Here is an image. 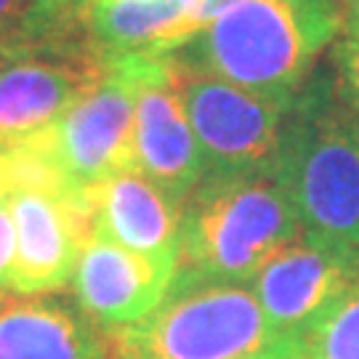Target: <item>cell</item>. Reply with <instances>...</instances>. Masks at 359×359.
Listing matches in <instances>:
<instances>
[{
  "mask_svg": "<svg viewBox=\"0 0 359 359\" xmlns=\"http://www.w3.org/2000/svg\"><path fill=\"white\" fill-rule=\"evenodd\" d=\"M48 48L35 0H0V53Z\"/></svg>",
  "mask_w": 359,
  "mask_h": 359,
  "instance_id": "cell-17",
  "label": "cell"
},
{
  "mask_svg": "<svg viewBox=\"0 0 359 359\" xmlns=\"http://www.w3.org/2000/svg\"><path fill=\"white\" fill-rule=\"evenodd\" d=\"M301 234L359 271V112L333 69L311 72L287 109L274 157Z\"/></svg>",
  "mask_w": 359,
  "mask_h": 359,
  "instance_id": "cell-1",
  "label": "cell"
},
{
  "mask_svg": "<svg viewBox=\"0 0 359 359\" xmlns=\"http://www.w3.org/2000/svg\"><path fill=\"white\" fill-rule=\"evenodd\" d=\"M176 86L205 160V173L274 168L285 117L295 96H264L205 75H176Z\"/></svg>",
  "mask_w": 359,
  "mask_h": 359,
  "instance_id": "cell-6",
  "label": "cell"
},
{
  "mask_svg": "<svg viewBox=\"0 0 359 359\" xmlns=\"http://www.w3.org/2000/svg\"><path fill=\"white\" fill-rule=\"evenodd\" d=\"M3 301H6V295H0V304H3Z\"/></svg>",
  "mask_w": 359,
  "mask_h": 359,
  "instance_id": "cell-23",
  "label": "cell"
},
{
  "mask_svg": "<svg viewBox=\"0 0 359 359\" xmlns=\"http://www.w3.org/2000/svg\"><path fill=\"white\" fill-rule=\"evenodd\" d=\"M298 237L301 224L274 168L205 173L181 205L179 271L250 283Z\"/></svg>",
  "mask_w": 359,
  "mask_h": 359,
  "instance_id": "cell-4",
  "label": "cell"
},
{
  "mask_svg": "<svg viewBox=\"0 0 359 359\" xmlns=\"http://www.w3.org/2000/svg\"><path fill=\"white\" fill-rule=\"evenodd\" d=\"M93 229L133 253L179 266L181 205L136 168L86 189Z\"/></svg>",
  "mask_w": 359,
  "mask_h": 359,
  "instance_id": "cell-12",
  "label": "cell"
},
{
  "mask_svg": "<svg viewBox=\"0 0 359 359\" xmlns=\"http://www.w3.org/2000/svg\"><path fill=\"white\" fill-rule=\"evenodd\" d=\"M0 359H112L107 330L43 295L0 304Z\"/></svg>",
  "mask_w": 359,
  "mask_h": 359,
  "instance_id": "cell-13",
  "label": "cell"
},
{
  "mask_svg": "<svg viewBox=\"0 0 359 359\" xmlns=\"http://www.w3.org/2000/svg\"><path fill=\"white\" fill-rule=\"evenodd\" d=\"M306 359H359V280L314 322Z\"/></svg>",
  "mask_w": 359,
  "mask_h": 359,
  "instance_id": "cell-15",
  "label": "cell"
},
{
  "mask_svg": "<svg viewBox=\"0 0 359 359\" xmlns=\"http://www.w3.org/2000/svg\"><path fill=\"white\" fill-rule=\"evenodd\" d=\"M8 210L16 226L11 293L46 295L72 283L77 258L93 231L86 189L69 184L16 189Z\"/></svg>",
  "mask_w": 359,
  "mask_h": 359,
  "instance_id": "cell-7",
  "label": "cell"
},
{
  "mask_svg": "<svg viewBox=\"0 0 359 359\" xmlns=\"http://www.w3.org/2000/svg\"><path fill=\"white\" fill-rule=\"evenodd\" d=\"M0 147L56 126L104 75L96 48L0 53Z\"/></svg>",
  "mask_w": 359,
  "mask_h": 359,
  "instance_id": "cell-8",
  "label": "cell"
},
{
  "mask_svg": "<svg viewBox=\"0 0 359 359\" xmlns=\"http://www.w3.org/2000/svg\"><path fill=\"white\" fill-rule=\"evenodd\" d=\"M176 271V264L133 253L93 229L72 274L77 309L102 330L136 325L165 298Z\"/></svg>",
  "mask_w": 359,
  "mask_h": 359,
  "instance_id": "cell-10",
  "label": "cell"
},
{
  "mask_svg": "<svg viewBox=\"0 0 359 359\" xmlns=\"http://www.w3.org/2000/svg\"><path fill=\"white\" fill-rule=\"evenodd\" d=\"M333 72L351 107L359 112V38L341 32V40L333 51Z\"/></svg>",
  "mask_w": 359,
  "mask_h": 359,
  "instance_id": "cell-18",
  "label": "cell"
},
{
  "mask_svg": "<svg viewBox=\"0 0 359 359\" xmlns=\"http://www.w3.org/2000/svg\"><path fill=\"white\" fill-rule=\"evenodd\" d=\"M237 3H245V0H197V6H194V25H197V32L205 25H210L218 13L229 11L231 6H237Z\"/></svg>",
  "mask_w": 359,
  "mask_h": 359,
  "instance_id": "cell-20",
  "label": "cell"
},
{
  "mask_svg": "<svg viewBox=\"0 0 359 359\" xmlns=\"http://www.w3.org/2000/svg\"><path fill=\"white\" fill-rule=\"evenodd\" d=\"M112 359H306L248 283L176 271L165 298L136 325L107 330Z\"/></svg>",
  "mask_w": 359,
  "mask_h": 359,
  "instance_id": "cell-3",
  "label": "cell"
},
{
  "mask_svg": "<svg viewBox=\"0 0 359 359\" xmlns=\"http://www.w3.org/2000/svg\"><path fill=\"white\" fill-rule=\"evenodd\" d=\"M136 170L184 205L205 176V160L184 112L173 67L165 56L147 53L136 99Z\"/></svg>",
  "mask_w": 359,
  "mask_h": 359,
  "instance_id": "cell-9",
  "label": "cell"
},
{
  "mask_svg": "<svg viewBox=\"0 0 359 359\" xmlns=\"http://www.w3.org/2000/svg\"><path fill=\"white\" fill-rule=\"evenodd\" d=\"M344 8V32L359 38V0H338Z\"/></svg>",
  "mask_w": 359,
  "mask_h": 359,
  "instance_id": "cell-22",
  "label": "cell"
},
{
  "mask_svg": "<svg viewBox=\"0 0 359 359\" xmlns=\"http://www.w3.org/2000/svg\"><path fill=\"white\" fill-rule=\"evenodd\" d=\"M341 32L338 0H245L165 59L176 75L218 77L253 93L293 99Z\"/></svg>",
  "mask_w": 359,
  "mask_h": 359,
  "instance_id": "cell-2",
  "label": "cell"
},
{
  "mask_svg": "<svg viewBox=\"0 0 359 359\" xmlns=\"http://www.w3.org/2000/svg\"><path fill=\"white\" fill-rule=\"evenodd\" d=\"M88 0H35L48 48H93L86 32Z\"/></svg>",
  "mask_w": 359,
  "mask_h": 359,
  "instance_id": "cell-16",
  "label": "cell"
},
{
  "mask_svg": "<svg viewBox=\"0 0 359 359\" xmlns=\"http://www.w3.org/2000/svg\"><path fill=\"white\" fill-rule=\"evenodd\" d=\"M147 53L104 56V75L56 126L43 130L53 163L77 189L136 168V99Z\"/></svg>",
  "mask_w": 359,
  "mask_h": 359,
  "instance_id": "cell-5",
  "label": "cell"
},
{
  "mask_svg": "<svg viewBox=\"0 0 359 359\" xmlns=\"http://www.w3.org/2000/svg\"><path fill=\"white\" fill-rule=\"evenodd\" d=\"M13 264H16V226L8 205L0 208V295L11 293Z\"/></svg>",
  "mask_w": 359,
  "mask_h": 359,
  "instance_id": "cell-19",
  "label": "cell"
},
{
  "mask_svg": "<svg viewBox=\"0 0 359 359\" xmlns=\"http://www.w3.org/2000/svg\"><path fill=\"white\" fill-rule=\"evenodd\" d=\"M197 0H88L86 32L104 56L154 53L168 56L197 35Z\"/></svg>",
  "mask_w": 359,
  "mask_h": 359,
  "instance_id": "cell-14",
  "label": "cell"
},
{
  "mask_svg": "<svg viewBox=\"0 0 359 359\" xmlns=\"http://www.w3.org/2000/svg\"><path fill=\"white\" fill-rule=\"evenodd\" d=\"M357 280L359 271L351 264L301 234L277 250L248 285L271 325L306 346L314 322Z\"/></svg>",
  "mask_w": 359,
  "mask_h": 359,
  "instance_id": "cell-11",
  "label": "cell"
},
{
  "mask_svg": "<svg viewBox=\"0 0 359 359\" xmlns=\"http://www.w3.org/2000/svg\"><path fill=\"white\" fill-rule=\"evenodd\" d=\"M13 189H16V181H13L11 154H8L6 147H0V208L8 205Z\"/></svg>",
  "mask_w": 359,
  "mask_h": 359,
  "instance_id": "cell-21",
  "label": "cell"
}]
</instances>
